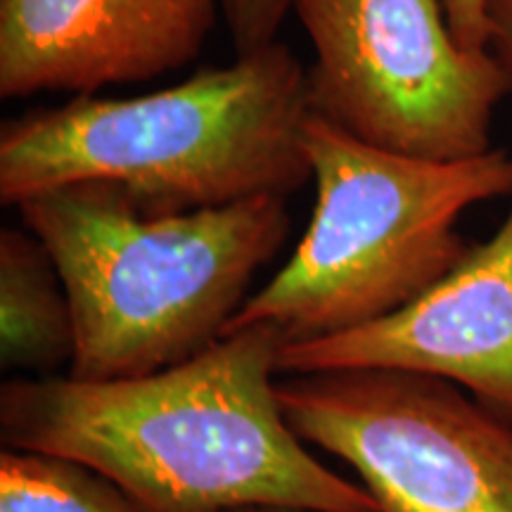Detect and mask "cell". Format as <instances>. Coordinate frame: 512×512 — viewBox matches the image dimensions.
Masks as SVG:
<instances>
[{
    "label": "cell",
    "instance_id": "cell-8",
    "mask_svg": "<svg viewBox=\"0 0 512 512\" xmlns=\"http://www.w3.org/2000/svg\"><path fill=\"white\" fill-rule=\"evenodd\" d=\"M221 0H0V98L95 95L202 53Z\"/></svg>",
    "mask_w": 512,
    "mask_h": 512
},
{
    "label": "cell",
    "instance_id": "cell-2",
    "mask_svg": "<svg viewBox=\"0 0 512 512\" xmlns=\"http://www.w3.org/2000/svg\"><path fill=\"white\" fill-rule=\"evenodd\" d=\"M306 67L285 43L131 98L76 95L0 128V202L107 183L145 214H183L311 181Z\"/></svg>",
    "mask_w": 512,
    "mask_h": 512
},
{
    "label": "cell",
    "instance_id": "cell-5",
    "mask_svg": "<svg viewBox=\"0 0 512 512\" xmlns=\"http://www.w3.org/2000/svg\"><path fill=\"white\" fill-rule=\"evenodd\" d=\"M313 48V117L399 155L460 162L494 150L512 64L460 48L439 0H297Z\"/></svg>",
    "mask_w": 512,
    "mask_h": 512
},
{
    "label": "cell",
    "instance_id": "cell-4",
    "mask_svg": "<svg viewBox=\"0 0 512 512\" xmlns=\"http://www.w3.org/2000/svg\"><path fill=\"white\" fill-rule=\"evenodd\" d=\"M304 145L316 185L309 226L226 332L271 325L285 342H304L392 316L467 254L460 216L512 195L503 147L432 162L363 143L313 114Z\"/></svg>",
    "mask_w": 512,
    "mask_h": 512
},
{
    "label": "cell",
    "instance_id": "cell-11",
    "mask_svg": "<svg viewBox=\"0 0 512 512\" xmlns=\"http://www.w3.org/2000/svg\"><path fill=\"white\" fill-rule=\"evenodd\" d=\"M294 3L297 0H221L235 55L278 41L285 19L294 12Z\"/></svg>",
    "mask_w": 512,
    "mask_h": 512
},
{
    "label": "cell",
    "instance_id": "cell-6",
    "mask_svg": "<svg viewBox=\"0 0 512 512\" xmlns=\"http://www.w3.org/2000/svg\"><path fill=\"white\" fill-rule=\"evenodd\" d=\"M306 444L356 472L380 512H512V415L401 370L278 377Z\"/></svg>",
    "mask_w": 512,
    "mask_h": 512
},
{
    "label": "cell",
    "instance_id": "cell-1",
    "mask_svg": "<svg viewBox=\"0 0 512 512\" xmlns=\"http://www.w3.org/2000/svg\"><path fill=\"white\" fill-rule=\"evenodd\" d=\"M283 344L271 325H247L128 380L17 377L0 389V434L5 446L95 467L145 512H380L366 486L320 463L287 422Z\"/></svg>",
    "mask_w": 512,
    "mask_h": 512
},
{
    "label": "cell",
    "instance_id": "cell-12",
    "mask_svg": "<svg viewBox=\"0 0 512 512\" xmlns=\"http://www.w3.org/2000/svg\"><path fill=\"white\" fill-rule=\"evenodd\" d=\"M446 22L460 48L470 53L491 50L489 0H439Z\"/></svg>",
    "mask_w": 512,
    "mask_h": 512
},
{
    "label": "cell",
    "instance_id": "cell-3",
    "mask_svg": "<svg viewBox=\"0 0 512 512\" xmlns=\"http://www.w3.org/2000/svg\"><path fill=\"white\" fill-rule=\"evenodd\" d=\"M46 245L76 323V380H128L178 366L226 335L254 275L290 235L287 197L145 214L107 183L19 204Z\"/></svg>",
    "mask_w": 512,
    "mask_h": 512
},
{
    "label": "cell",
    "instance_id": "cell-9",
    "mask_svg": "<svg viewBox=\"0 0 512 512\" xmlns=\"http://www.w3.org/2000/svg\"><path fill=\"white\" fill-rule=\"evenodd\" d=\"M76 323L60 268L29 228L0 230V361L50 375L72 366Z\"/></svg>",
    "mask_w": 512,
    "mask_h": 512
},
{
    "label": "cell",
    "instance_id": "cell-10",
    "mask_svg": "<svg viewBox=\"0 0 512 512\" xmlns=\"http://www.w3.org/2000/svg\"><path fill=\"white\" fill-rule=\"evenodd\" d=\"M0 512H145L95 467L55 453L0 451Z\"/></svg>",
    "mask_w": 512,
    "mask_h": 512
},
{
    "label": "cell",
    "instance_id": "cell-14",
    "mask_svg": "<svg viewBox=\"0 0 512 512\" xmlns=\"http://www.w3.org/2000/svg\"><path fill=\"white\" fill-rule=\"evenodd\" d=\"M233 512H318L306 508H287V505H256V508H242Z\"/></svg>",
    "mask_w": 512,
    "mask_h": 512
},
{
    "label": "cell",
    "instance_id": "cell-7",
    "mask_svg": "<svg viewBox=\"0 0 512 512\" xmlns=\"http://www.w3.org/2000/svg\"><path fill=\"white\" fill-rule=\"evenodd\" d=\"M280 375L401 370L465 389L512 415V209L486 242L392 316L339 335L285 342Z\"/></svg>",
    "mask_w": 512,
    "mask_h": 512
},
{
    "label": "cell",
    "instance_id": "cell-13",
    "mask_svg": "<svg viewBox=\"0 0 512 512\" xmlns=\"http://www.w3.org/2000/svg\"><path fill=\"white\" fill-rule=\"evenodd\" d=\"M491 50L512 64V0H489Z\"/></svg>",
    "mask_w": 512,
    "mask_h": 512
}]
</instances>
